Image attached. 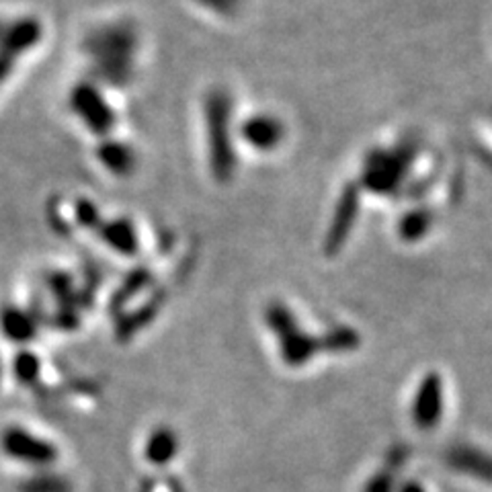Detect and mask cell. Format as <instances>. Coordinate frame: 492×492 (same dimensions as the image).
<instances>
[{"label":"cell","instance_id":"12","mask_svg":"<svg viewBox=\"0 0 492 492\" xmlns=\"http://www.w3.org/2000/svg\"><path fill=\"white\" fill-rule=\"evenodd\" d=\"M42 373V361L35 353L31 351H19L12 357V375L19 384L23 386H34L37 384Z\"/></svg>","mask_w":492,"mask_h":492},{"label":"cell","instance_id":"14","mask_svg":"<svg viewBox=\"0 0 492 492\" xmlns=\"http://www.w3.org/2000/svg\"><path fill=\"white\" fill-rule=\"evenodd\" d=\"M157 310H158V304H148V306L140 308L138 312L123 316V319L119 320V325H118L119 339L126 341V339H129V336H134L142 327H146L148 322H150L154 316H157Z\"/></svg>","mask_w":492,"mask_h":492},{"label":"cell","instance_id":"7","mask_svg":"<svg viewBox=\"0 0 492 492\" xmlns=\"http://www.w3.org/2000/svg\"><path fill=\"white\" fill-rule=\"evenodd\" d=\"M103 242L109 249L118 252L121 257H135L140 250V238L135 232V226L127 218L103 219L99 228L95 230Z\"/></svg>","mask_w":492,"mask_h":492},{"label":"cell","instance_id":"11","mask_svg":"<svg viewBox=\"0 0 492 492\" xmlns=\"http://www.w3.org/2000/svg\"><path fill=\"white\" fill-rule=\"evenodd\" d=\"M179 451V437L171 427H158L150 433L148 437L144 456L146 462H150L152 465H166L173 462V457L177 456Z\"/></svg>","mask_w":492,"mask_h":492},{"label":"cell","instance_id":"17","mask_svg":"<svg viewBox=\"0 0 492 492\" xmlns=\"http://www.w3.org/2000/svg\"><path fill=\"white\" fill-rule=\"evenodd\" d=\"M74 216H76V222H79L82 228H88V230H96L99 228V224L103 222L99 207L90 202V199H84V197L76 202Z\"/></svg>","mask_w":492,"mask_h":492},{"label":"cell","instance_id":"10","mask_svg":"<svg viewBox=\"0 0 492 492\" xmlns=\"http://www.w3.org/2000/svg\"><path fill=\"white\" fill-rule=\"evenodd\" d=\"M0 333L9 341L17 342V345H25V342L34 341L37 333H40V322L29 310L4 306L0 310Z\"/></svg>","mask_w":492,"mask_h":492},{"label":"cell","instance_id":"8","mask_svg":"<svg viewBox=\"0 0 492 492\" xmlns=\"http://www.w3.org/2000/svg\"><path fill=\"white\" fill-rule=\"evenodd\" d=\"M445 462H448V465L453 470L464 472V474H468L472 478H478V480L492 484V456L490 453L468 448V445H457V448L448 451Z\"/></svg>","mask_w":492,"mask_h":492},{"label":"cell","instance_id":"19","mask_svg":"<svg viewBox=\"0 0 492 492\" xmlns=\"http://www.w3.org/2000/svg\"><path fill=\"white\" fill-rule=\"evenodd\" d=\"M409 456H411V450L406 448V445H394L386 456V465H388L386 470L390 472L400 470L406 462H409Z\"/></svg>","mask_w":492,"mask_h":492},{"label":"cell","instance_id":"5","mask_svg":"<svg viewBox=\"0 0 492 492\" xmlns=\"http://www.w3.org/2000/svg\"><path fill=\"white\" fill-rule=\"evenodd\" d=\"M443 417V386L439 375L431 373L419 386L417 398L412 404V420L420 431L435 429Z\"/></svg>","mask_w":492,"mask_h":492},{"label":"cell","instance_id":"9","mask_svg":"<svg viewBox=\"0 0 492 492\" xmlns=\"http://www.w3.org/2000/svg\"><path fill=\"white\" fill-rule=\"evenodd\" d=\"M95 154L103 168L115 174V177H129L135 171V165H138L134 148L121 140L105 138L96 146Z\"/></svg>","mask_w":492,"mask_h":492},{"label":"cell","instance_id":"18","mask_svg":"<svg viewBox=\"0 0 492 492\" xmlns=\"http://www.w3.org/2000/svg\"><path fill=\"white\" fill-rule=\"evenodd\" d=\"M364 492H396V484H394V472L381 470V472H378V474H373L364 487Z\"/></svg>","mask_w":492,"mask_h":492},{"label":"cell","instance_id":"2","mask_svg":"<svg viewBox=\"0 0 492 492\" xmlns=\"http://www.w3.org/2000/svg\"><path fill=\"white\" fill-rule=\"evenodd\" d=\"M230 99L222 90L205 96V129L210 146V166L219 181H226L234 168V148L230 138Z\"/></svg>","mask_w":492,"mask_h":492},{"label":"cell","instance_id":"20","mask_svg":"<svg viewBox=\"0 0 492 492\" xmlns=\"http://www.w3.org/2000/svg\"><path fill=\"white\" fill-rule=\"evenodd\" d=\"M196 3L202 4L207 11L219 12V15H228V12L236 9L241 0H196Z\"/></svg>","mask_w":492,"mask_h":492},{"label":"cell","instance_id":"23","mask_svg":"<svg viewBox=\"0 0 492 492\" xmlns=\"http://www.w3.org/2000/svg\"><path fill=\"white\" fill-rule=\"evenodd\" d=\"M0 380H3V361H0Z\"/></svg>","mask_w":492,"mask_h":492},{"label":"cell","instance_id":"15","mask_svg":"<svg viewBox=\"0 0 492 492\" xmlns=\"http://www.w3.org/2000/svg\"><path fill=\"white\" fill-rule=\"evenodd\" d=\"M148 277H150V273H146L144 269L134 271V273L121 283V288L118 289V294H115L113 302H111V308L126 306V304L132 300V297L138 294L140 289H144L148 286Z\"/></svg>","mask_w":492,"mask_h":492},{"label":"cell","instance_id":"4","mask_svg":"<svg viewBox=\"0 0 492 492\" xmlns=\"http://www.w3.org/2000/svg\"><path fill=\"white\" fill-rule=\"evenodd\" d=\"M0 443H3L6 456L17 459V462L35 465V468L51 465L58 459V450L54 448V443L21 429V427H9L3 433Z\"/></svg>","mask_w":492,"mask_h":492},{"label":"cell","instance_id":"21","mask_svg":"<svg viewBox=\"0 0 492 492\" xmlns=\"http://www.w3.org/2000/svg\"><path fill=\"white\" fill-rule=\"evenodd\" d=\"M19 58H15L9 51H3L0 50V87L6 82V79L12 74V70H15V62Z\"/></svg>","mask_w":492,"mask_h":492},{"label":"cell","instance_id":"22","mask_svg":"<svg viewBox=\"0 0 492 492\" xmlns=\"http://www.w3.org/2000/svg\"><path fill=\"white\" fill-rule=\"evenodd\" d=\"M396 492H427L423 487H420L419 482L409 480V482H403L400 487L396 488Z\"/></svg>","mask_w":492,"mask_h":492},{"label":"cell","instance_id":"16","mask_svg":"<svg viewBox=\"0 0 492 492\" xmlns=\"http://www.w3.org/2000/svg\"><path fill=\"white\" fill-rule=\"evenodd\" d=\"M244 138L255 146H267L271 140H273V126L267 119H252L249 123H244L242 127Z\"/></svg>","mask_w":492,"mask_h":492},{"label":"cell","instance_id":"1","mask_svg":"<svg viewBox=\"0 0 492 492\" xmlns=\"http://www.w3.org/2000/svg\"><path fill=\"white\" fill-rule=\"evenodd\" d=\"M93 76L109 87H126L134 79L138 31L129 21H113L95 27L84 40Z\"/></svg>","mask_w":492,"mask_h":492},{"label":"cell","instance_id":"3","mask_svg":"<svg viewBox=\"0 0 492 492\" xmlns=\"http://www.w3.org/2000/svg\"><path fill=\"white\" fill-rule=\"evenodd\" d=\"M70 111L79 118L84 127L95 135H107L118 123L113 107L109 105L96 84L84 81L74 84L68 96Z\"/></svg>","mask_w":492,"mask_h":492},{"label":"cell","instance_id":"13","mask_svg":"<svg viewBox=\"0 0 492 492\" xmlns=\"http://www.w3.org/2000/svg\"><path fill=\"white\" fill-rule=\"evenodd\" d=\"M19 492H73V482L62 474H37L19 484Z\"/></svg>","mask_w":492,"mask_h":492},{"label":"cell","instance_id":"6","mask_svg":"<svg viewBox=\"0 0 492 492\" xmlns=\"http://www.w3.org/2000/svg\"><path fill=\"white\" fill-rule=\"evenodd\" d=\"M43 37L42 21L35 17H21L17 21L0 23V50L21 58L35 48Z\"/></svg>","mask_w":492,"mask_h":492}]
</instances>
